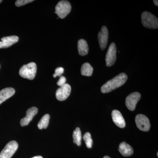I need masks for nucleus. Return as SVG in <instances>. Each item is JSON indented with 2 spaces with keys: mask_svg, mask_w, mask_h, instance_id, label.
<instances>
[{
  "mask_svg": "<svg viewBox=\"0 0 158 158\" xmlns=\"http://www.w3.org/2000/svg\"><path fill=\"white\" fill-rule=\"evenodd\" d=\"M127 76L126 74L121 73L116 76L113 79L108 81L102 86L101 91L102 93L111 92L117 88L124 85L127 81Z\"/></svg>",
  "mask_w": 158,
  "mask_h": 158,
  "instance_id": "nucleus-1",
  "label": "nucleus"
},
{
  "mask_svg": "<svg viewBox=\"0 0 158 158\" xmlns=\"http://www.w3.org/2000/svg\"><path fill=\"white\" fill-rule=\"evenodd\" d=\"M37 65L35 62H31L23 65L20 69V76L24 78L34 80L37 73Z\"/></svg>",
  "mask_w": 158,
  "mask_h": 158,
  "instance_id": "nucleus-2",
  "label": "nucleus"
},
{
  "mask_svg": "<svg viewBox=\"0 0 158 158\" xmlns=\"http://www.w3.org/2000/svg\"><path fill=\"white\" fill-rule=\"evenodd\" d=\"M141 22L145 27L152 29L158 28L157 18L148 11H144L141 14Z\"/></svg>",
  "mask_w": 158,
  "mask_h": 158,
  "instance_id": "nucleus-3",
  "label": "nucleus"
},
{
  "mask_svg": "<svg viewBox=\"0 0 158 158\" xmlns=\"http://www.w3.org/2000/svg\"><path fill=\"white\" fill-rule=\"evenodd\" d=\"M71 5L67 1H61L56 6L55 13L60 18H65L71 10Z\"/></svg>",
  "mask_w": 158,
  "mask_h": 158,
  "instance_id": "nucleus-4",
  "label": "nucleus"
},
{
  "mask_svg": "<svg viewBox=\"0 0 158 158\" xmlns=\"http://www.w3.org/2000/svg\"><path fill=\"white\" fill-rule=\"evenodd\" d=\"M18 148L16 141H12L8 143L0 153V158H11Z\"/></svg>",
  "mask_w": 158,
  "mask_h": 158,
  "instance_id": "nucleus-5",
  "label": "nucleus"
},
{
  "mask_svg": "<svg viewBox=\"0 0 158 158\" xmlns=\"http://www.w3.org/2000/svg\"><path fill=\"white\" fill-rule=\"evenodd\" d=\"M116 47L114 43L110 44L106 55V65L108 67H110L115 64L116 59Z\"/></svg>",
  "mask_w": 158,
  "mask_h": 158,
  "instance_id": "nucleus-6",
  "label": "nucleus"
},
{
  "mask_svg": "<svg viewBox=\"0 0 158 158\" xmlns=\"http://www.w3.org/2000/svg\"><path fill=\"white\" fill-rule=\"evenodd\" d=\"M135 123L137 127L143 131H148L150 128V123L148 118L143 114H138L135 117Z\"/></svg>",
  "mask_w": 158,
  "mask_h": 158,
  "instance_id": "nucleus-7",
  "label": "nucleus"
},
{
  "mask_svg": "<svg viewBox=\"0 0 158 158\" xmlns=\"http://www.w3.org/2000/svg\"><path fill=\"white\" fill-rule=\"evenodd\" d=\"M141 97V94L137 92H133L129 94L126 99V106L127 109L131 111H134Z\"/></svg>",
  "mask_w": 158,
  "mask_h": 158,
  "instance_id": "nucleus-8",
  "label": "nucleus"
},
{
  "mask_svg": "<svg viewBox=\"0 0 158 158\" xmlns=\"http://www.w3.org/2000/svg\"><path fill=\"white\" fill-rule=\"evenodd\" d=\"M71 91V88L70 85L65 84L57 89L56 92V98L59 101L65 100L70 95Z\"/></svg>",
  "mask_w": 158,
  "mask_h": 158,
  "instance_id": "nucleus-9",
  "label": "nucleus"
},
{
  "mask_svg": "<svg viewBox=\"0 0 158 158\" xmlns=\"http://www.w3.org/2000/svg\"><path fill=\"white\" fill-rule=\"evenodd\" d=\"M108 37H109V32H108L107 28L106 26H102L101 31L99 32L98 34L99 44L102 50H104L106 47Z\"/></svg>",
  "mask_w": 158,
  "mask_h": 158,
  "instance_id": "nucleus-10",
  "label": "nucleus"
},
{
  "mask_svg": "<svg viewBox=\"0 0 158 158\" xmlns=\"http://www.w3.org/2000/svg\"><path fill=\"white\" fill-rule=\"evenodd\" d=\"M37 113L38 109L35 107H31L27 110L26 116L21 120L20 124L21 126L24 127L28 125Z\"/></svg>",
  "mask_w": 158,
  "mask_h": 158,
  "instance_id": "nucleus-11",
  "label": "nucleus"
},
{
  "mask_svg": "<svg viewBox=\"0 0 158 158\" xmlns=\"http://www.w3.org/2000/svg\"><path fill=\"white\" fill-rule=\"evenodd\" d=\"M112 119L114 123L118 127L124 128L126 126L125 121L119 111L114 110L112 113Z\"/></svg>",
  "mask_w": 158,
  "mask_h": 158,
  "instance_id": "nucleus-12",
  "label": "nucleus"
},
{
  "mask_svg": "<svg viewBox=\"0 0 158 158\" xmlns=\"http://www.w3.org/2000/svg\"><path fill=\"white\" fill-rule=\"evenodd\" d=\"M19 38L16 36H11L3 37L0 41V48H9L19 41Z\"/></svg>",
  "mask_w": 158,
  "mask_h": 158,
  "instance_id": "nucleus-13",
  "label": "nucleus"
},
{
  "mask_svg": "<svg viewBox=\"0 0 158 158\" xmlns=\"http://www.w3.org/2000/svg\"><path fill=\"white\" fill-rule=\"evenodd\" d=\"M15 90L13 88H7L0 91V105L13 96L15 93Z\"/></svg>",
  "mask_w": 158,
  "mask_h": 158,
  "instance_id": "nucleus-14",
  "label": "nucleus"
},
{
  "mask_svg": "<svg viewBox=\"0 0 158 158\" xmlns=\"http://www.w3.org/2000/svg\"><path fill=\"white\" fill-rule=\"evenodd\" d=\"M118 151L125 157L130 156L132 155L134 152V150L131 146L125 142H123L120 143L118 147Z\"/></svg>",
  "mask_w": 158,
  "mask_h": 158,
  "instance_id": "nucleus-15",
  "label": "nucleus"
},
{
  "mask_svg": "<svg viewBox=\"0 0 158 158\" xmlns=\"http://www.w3.org/2000/svg\"><path fill=\"white\" fill-rule=\"evenodd\" d=\"M78 50L79 55L85 56L88 54L89 47L86 40L84 39H80L78 42Z\"/></svg>",
  "mask_w": 158,
  "mask_h": 158,
  "instance_id": "nucleus-16",
  "label": "nucleus"
},
{
  "mask_svg": "<svg viewBox=\"0 0 158 158\" xmlns=\"http://www.w3.org/2000/svg\"><path fill=\"white\" fill-rule=\"evenodd\" d=\"M93 68L88 62L84 63L81 68V73L83 76L90 77L93 73Z\"/></svg>",
  "mask_w": 158,
  "mask_h": 158,
  "instance_id": "nucleus-17",
  "label": "nucleus"
},
{
  "mask_svg": "<svg viewBox=\"0 0 158 158\" xmlns=\"http://www.w3.org/2000/svg\"><path fill=\"white\" fill-rule=\"evenodd\" d=\"M49 119L50 116L48 114H45L43 116L37 125L38 128L40 130L47 128L48 125Z\"/></svg>",
  "mask_w": 158,
  "mask_h": 158,
  "instance_id": "nucleus-18",
  "label": "nucleus"
},
{
  "mask_svg": "<svg viewBox=\"0 0 158 158\" xmlns=\"http://www.w3.org/2000/svg\"><path fill=\"white\" fill-rule=\"evenodd\" d=\"M73 142L78 146H80L81 143L82 135L81 130L79 127H77L73 131Z\"/></svg>",
  "mask_w": 158,
  "mask_h": 158,
  "instance_id": "nucleus-19",
  "label": "nucleus"
},
{
  "mask_svg": "<svg viewBox=\"0 0 158 158\" xmlns=\"http://www.w3.org/2000/svg\"><path fill=\"white\" fill-rule=\"evenodd\" d=\"M83 139L85 141L86 146L88 148H91L92 147V144H93V141H92L90 133L89 132L85 133V135L83 136Z\"/></svg>",
  "mask_w": 158,
  "mask_h": 158,
  "instance_id": "nucleus-20",
  "label": "nucleus"
},
{
  "mask_svg": "<svg viewBox=\"0 0 158 158\" xmlns=\"http://www.w3.org/2000/svg\"><path fill=\"white\" fill-rule=\"evenodd\" d=\"M34 1L33 0H17L15 2V6L17 7H20V6H24L26 4L32 2Z\"/></svg>",
  "mask_w": 158,
  "mask_h": 158,
  "instance_id": "nucleus-21",
  "label": "nucleus"
},
{
  "mask_svg": "<svg viewBox=\"0 0 158 158\" xmlns=\"http://www.w3.org/2000/svg\"><path fill=\"white\" fill-rule=\"evenodd\" d=\"M64 69L62 67H58L55 70V73L53 75L54 77H56L57 76L61 77L64 73Z\"/></svg>",
  "mask_w": 158,
  "mask_h": 158,
  "instance_id": "nucleus-22",
  "label": "nucleus"
},
{
  "mask_svg": "<svg viewBox=\"0 0 158 158\" xmlns=\"http://www.w3.org/2000/svg\"><path fill=\"white\" fill-rule=\"evenodd\" d=\"M65 82H66V78H65V77L61 76L60 78H59V81L57 82V85L61 87V86H63L65 84Z\"/></svg>",
  "mask_w": 158,
  "mask_h": 158,
  "instance_id": "nucleus-23",
  "label": "nucleus"
},
{
  "mask_svg": "<svg viewBox=\"0 0 158 158\" xmlns=\"http://www.w3.org/2000/svg\"><path fill=\"white\" fill-rule=\"evenodd\" d=\"M153 2L154 3L155 5H156V6H158V1H156V0H154Z\"/></svg>",
  "mask_w": 158,
  "mask_h": 158,
  "instance_id": "nucleus-24",
  "label": "nucleus"
},
{
  "mask_svg": "<svg viewBox=\"0 0 158 158\" xmlns=\"http://www.w3.org/2000/svg\"><path fill=\"white\" fill-rule=\"evenodd\" d=\"M32 158H43V157L41 156H34Z\"/></svg>",
  "mask_w": 158,
  "mask_h": 158,
  "instance_id": "nucleus-25",
  "label": "nucleus"
},
{
  "mask_svg": "<svg viewBox=\"0 0 158 158\" xmlns=\"http://www.w3.org/2000/svg\"><path fill=\"white\" fill-rule=\"evenodd\" d=\"M103 158H111L110 157L108 156H105Z\"/></svg>",
  "mask_w": 158,
  "mask_h": 158,
  "instance_id": "nucleus-26",
  "label": "nucleus"
},
{
  "mask_svg": "<svg viewBox=\"0 0 158 158\" xmlns=\"http://www.w3.org/2000/svg\"><path fill=\"white\" fill-rule=\"evenodd\" d=\"M2 0H0V3H2Z\"/></svg>",
  "mask_w": 158,
  "mask_h": 158,
  "instance_id": "nucleus-27",
  "label": "nucleus"
}]
</instances>
